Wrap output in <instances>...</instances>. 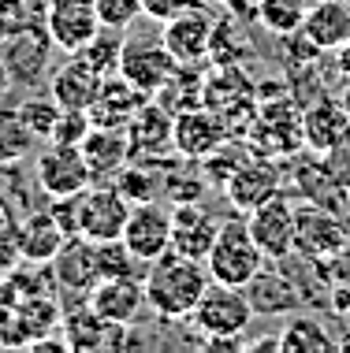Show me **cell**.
<instances>
[{"mask_svg": "<svg viewBox=\"0 0 350 353\" xmlns=\"http://www.w3.org/2000/svg\"><path fill=\"white\" fill-rule=\"evenodd\" d=\"M142 283H146V309L164 323H179V320H191V312L197 309L213 275L205 268V261L168 250L146 268Z\"/></svg>", "mask_w": 350, "mask_h": 353, "instance_id": "1", "label": "cell"}, {"mask_svg": "<svg viewBox=\"0 0 350 353\" xmlns=\"http://www.w3.org/2000/svg\"><path fill=\"white\" fill-rule=\"evenodd\" d=\"M264 264H269V256L261 253L257 242H253L246 219H220V234H216L213 253H209V261H205L213 283L246 286Z\"/></svg>", "mask_w": 350, "mask_h": 353, "instance_id": "2", "label": "cell"}, {"mask_svg": "<svg viewBox=\"0 0 350 353\" xmlns=\"http://www.w3.org/2000/svg\"><path fill=\"white\" fill-rule=\"evenodd\" d=\"M250 320H253V309L246 290L228 283H209L197 309L191 312V323L202 339H242Z\"/></svg>", "mask_w": 350, "mask_h": 353, "instance_id": "3", "label": "cell"}, {"mask_svg": "<svg viewBox=\"0 0 350 353\" xmlns=\"http://www.w3.org/2000/svg\"><path fill=\"white\" fill-rule=\"evenodd\" d=\"M205 104L216 108L235 134H246V127L257 116V82L242 71V63L205 71Z\"/></svg>", "mask_w": 350, "mask_h": 353, "instance_id": "4", "label": "cell"}, {"mask_svg": "<svg viewBox=\"0 0 350 353\" xmlns=\"http://www.w3.org/2000/svg\"><path fill=\"white\" fill-rule=\"evenodd\" d=\"M343 245H350L347 212H332V208L298 201V208H295V253H302L306 261L324 264Z\"/></svg>", "mask_w": 350, "mask_h": 353, "instance_id": "5", "label": "cell"}, {"mask_svg": "<svg viewBox=\"0 0 350 353\" xmlns=\"http://www.w3.org/2000/svg\"><path fill=\"white\" fill-rule=\"evenodd\" d=\"M56 49L49 30H45V23L37 26H23V30L8 34L4 41H0V63H4L8 79H12L15 90H34V85H41V79L49 74V52Z\"/></svg>", "mask_w": 350, "mask_h": 353, "instance_id": "6", "label": "cell"}, {"mask_svg": "<svg viewBox=\"0 0 350 353\" xmlns=\"http://www.w3.org/2000/svg\"><path fill=\"white\" fill-rule=\"evenodd\" d=\"M175 116L164 108L157 97L142 104V112L127 123V138H130V160H146V164L172 168L179 160L175 152Z\"/></svg>", "mask_w": 350, "mask_h": 353, "instance_id": "7", "label": "cell"}, {"mask_svg": "<svg viewBox=\"0 0 350 353\" xmlns=\"http://www.w3.org/2000/svg\"><path fill=\"white\" fill-rule=\"evenodd\" d=\"M130 208L135 205L119 194L116 183H90L79 194V234L90 238V242H112V238H123V227H127Z\"/></svg>", "mask_w": 350, "mask_h": 353, "instance_id": "8", "label": "cell"}, {"mask_svg": "<svg viewBox=\"0 0 350 353\" xmlns=\"http://www.w3.org/2000/svg\"><path fill=\"white\" fill-rule=\"evenodd\" d=\"M34 179H37V186H41V194H49V197L82 194V190L93 183L82 149L79 145H60V141H45V145L37 149Z\"/></svg>", "mask_w": 350, "mask_h": 353, "instance_id": "9", "label": "cell"}, {"mask_svg": "<svg viewBox=\"0 0 350 353\" xmlns=\"http://www.w3.org/2000/svg\"><path fill=\"white\" fill-rule=\"evenodd\" d=\"M97 0H45V30L60 52H79L101 30Z\"/></svg>", "mask_w": 350, "mask_h": 353, "instance_id": "10", "label": "cell"}, {"mask_svg": "<svg viewBox=\"0 0 350 353\" xmlns=\"http://www.w3.org/2000/svg\"><path fill=\"white\" fill-rule=\"evenodd\" d=\"M295 208L298 201H291L287 194H276L272 201L246 212V227L269 261H283L287 253H295Z\"/></svg>", "mask_w": 350, "mask_h": 353, "instance_id": "11", "label": "cell"}, {"mask_svg": "<svg viewBox=\"0 0 350 353\" xmlns=\"http://www.w3.org/2000/svg\"><path fill=\"white\" fill-rule=\"evenodd\" d=\"M235 134V130L228 127V119L220 116L216 108H209V104H194V108H183L175 112V152L183 160H202L209 157V152L216 145H224Z\"/></svg>", "mask_w": 350, "mask_h": 353, "instance_id": "12", "label": "cell"}, {"mask_svg": "<svg viewBox=\"0 0 350 353\" xmlns=\"http://www.w3.org/2000/svg\"><path fill=\"white\" fill-rule=\"evenodd\" d=\"M123 242L138 261L153 264L157 256H164L172 250V208H164L160 201H142L130 208L127 227H123Z\"/></svg>", "mask_w": 350, "mask_h": 353, "instance_id": "13", "label": "cell"}, {"mask_svg": "<svg viewBox=\"0 0 350 353\" xmlns=\"http://www.w3.org/2000/svg\"><path fill=\"white\" fill-rule=\"evenodd\" d=\"M179 68L175 56L168 52V45L160 37H149V41H127L119 56V74L130 85H138L142 93L157 97L164 90V82L172 79V71Z\"/></svg>", "mask_w": 350, "mask_h": 353, "instance_id": "14", "label": "cell"}, {"mask_svg": "<svg viewBox=\"0 0 350 353\" xmlns=\"http://www.w3.org/2000/svg\"><path fill=\"white\" fill-rule=\"evenodd\" d=\"M220 190H224V197L231 201V208H239V212H253L257 205H264V201H272L276 194H283L280 160L250 157L242 168L231 171V179Z\"/></svg>", "mask_w": 350, "mask_h": 353, "instance_id": "15", "label": "cell"}, {"mask_svg": "<svg viewBox=\"0 0 350 353\" xmlns=\"http://www.w3.org/2000/svg\"><path fill=\"white\" fill-rule=\"evenodd\" d=\"M56 290L60 294H75V298H86L93 286L101 283V261H97V242L82 234H71L60 245V253L49 261Z\"/></svg>", "mask_w": 350, "mask_h": 353, "instance_id": "16", "label": "cell"}, {"mask_svg": "<svg viewBox=\"0 0 350 353\" xmlns=\"http://www.w3.org/2000/svg\"><path fill=\"white\" fill-rule=\"evenodd\" d=\"M216 15H209L202 4L191 12L160 23V41L175 56V63H209V41H213Z\"/></svg>", "mask_w": 350, "mask_h": 353, "instance_id": "17", "label": "cell"}, {"mask_svg": "<svg viewBox=\"0 0 350 353\" xmlns=\"http://www.w3.org/2000/svg\"><path fill=\"white\" fill-rule=\"evenodd\" d=\"M291 186H295L298 201L332 208V212H347V197L350 186L339 183V175L324 164L320 152H309V157H298L291 164Z\"/></svg>", "mask_w": 350, "mask_h": 353, "instance_id": "18", "label": "cell"}, {"mask_svg": "<svg viewBox=\"0 0 350 353\" xmlns=\"http://www.w3.org/2000/svg\"><path fill=\"white\" fill-rule=\"evenodd\" d=\"M60 327H64V339H68L71 350H119V346H127V342H130V335H127L130 327H127V323L105 320L101 312L90 309L86 298H79L75 309L64 312Z\"/></svg>", "mask_w": 350, "mask_h": 353, "instance_id": "19", "label": "cell"}, {"mask_svg": "<svg viewBox=\"0 0 350 353\" xmlns=\"http://www.w3.org/2000/svg\"><path fill=\"white\" fill-rule=\"evenodd\" d=\"M347 130H350V116L336 93H320V97L302 104V141H306V152H320L324 157Z\"/></svg>", "mask_w": 350, "mask_h": 353, "instance_id": "20", "label": "cell"}, {"mask_svg": "<svg viewBox=\"0 0 350 353\" xmlns=\"http://www.w3.org/2000/svg\"><path fill=\"white\" fill-rule=\"evenodd\" d=\"M220 234V219L205 212L202 201L172 205V250L194 261H209L213 242Z\"/></svg>", "mask_w": 350, "mask_h": 353, "instance_id": "21", "label": "cell"}, {"mask_svg": "<svg viewBox=\"0 0 350 353\" xmlns=\"http://www.w3.org/2000/svg\"><path fill=\"white\" fill-rule=\"evenodd\" d=\"M242 290H246V298H250L253 316H291L302 305V294H298L295 279H291L276 261L264 264Z\"/></svg>", "mask_w": 350, "mask_h": 353, "instance_id": "22", "label": "cell"}, {"mask_svg": "<svg viewBox=\"0 0 350 353\" xmlns=\"http://www.w3.org/2000/svg\"><path fill=\"white\" fill-rule=\"evenodd\" d=\"M15 238H19V253H23L26 264H49L71 234L56 223V216L49 208H30V212H23L15 219Z\"/></svg>", "mask_w": 350, "mask_h": 353, "instance_id": "23", "label": "cell"}, {"mask_svg": "<svg viewBox=\"0 0 350 353\" xmlns=\"http://www.w3.org/2000/svg\"><path fill=\"white\" fill-rule=\"evenodd\" d=\"M90 309L101 312L112 323H135L138 312L146 309V283L135 275H119V279H101L93 290L86 294Z\"/></svg>", "mask_w": 350, "mask_h": 353, "instance_id": "24", "label": "cell"}, {"mask_svg": "<svg viewBox=\"0 0 350 353\" xmlns=\"http://www.w3.org/2000/svg\"><path fill=\"white\" fill-rule=\"evenodd\" d=\"M101 85H105V74L97 68H90L82 56H68V63H60L49 74V93L60 101V108H82L90 112L93 101H97Z\"/></svg>", "mask_w": 350, "mask_h": 353, "instance_id": "25", "label": "cell"}, {"mask_svg": "<svg viewBox=\"0 0 350 353\" xmlns=\"http://www.w3.org/2000/svg\"><path fill=\"white\" fill-rule=\"evenodd\" d=\"M79 149L90 164L93 183H112L130 164V138L119 127H93Z\"/></svg>", "mask_w": 350, "mask_h": 353, "instance_id": "26", "label": "cell"}, {"mask_svg": "<svg viewBox=\"0 0 350 353\" xmlns=\"http://www.w3.org/2000/svg\"><path fill=\"white\" fill-rule=\"evenodd\" d=\"M146 101H153V97L142 93L138 85H130L123 74H108L105 85H101V93H97V101H93V108H90V119H93V127L127 130V123L138 116Z\"/></svg>", "mask_w": 350, "mask_h": 353, "instance_id": "27", "label": "cell"}, {"mask_svg": "<svg viewBox=\"0 0 350 353\" xmlns=\"http://www.w3.org/2000/svg\"><path fill=\"white\" fill-rule=\"evenodd\" d=\"M302 34L320 52H336L350 41V0H313L302 23Z\"/></svg>", "mask_w": 350, "mask_h": 353, "instance_id": "28", "label": "cell"}, {"mask_svg": "<svg viewBox=\"0 0 350 353\" xmlns=\"http://www.w3.org/2000/svg\"><path fill=\"white\" fill-rule=\"evenodd\" d=\"M253 56H257V49H253L246 15L242 12H228V15L216 19L213 41H209V63L213 68H224V63H246V60H253Z\"/></svg>", "mask_w": 350, "mask_h": 353, "instance_id": "29", "label": "cell"}, {"mask_svg": "<svg viewBox=\"0 0 350 353\" xmlns=\"http://www.w3.org/2000/svg\"><path fill=\"white\" fill-rule=\"evenodd\" d=\"M280 353H336V335L313 316H291L280 331Z\"/></svg>", "mask_w": 350, "mask_h": 353, "instance_id": "30", "label": "cell"}, {"mask_svg": "<svg viewBox=\"0 0 350 353\" xmlns=\"http://www.w3.org/2000/svg\"><path fill=\"white\" fill-rule=\"evenodd\" d=\"M37 138L34 130L26 127L19 104H0V164H23L26 157L34 152Z\"/></svg>", "mask_w": 350, "mask_h": 353, "instance_id": "31", "label": "cell"}, {"mask_svg": "<svg viewBox=\"0 0 350 353\" xmlns=\"http://www.w3.org/2000/svg\"><path fill=\"white\" fill-rule=\"evenodd\" d=\"M164 171L160 164H146V160H130L127 168L119 171L112 183L119 186V194L127 197L130 205H142V201H160L164 194Z\"/></svg>", "mask_w": 350, "mask_h": 353, "instance_id": "32", "label": "cell"}, {"mask_svg": "<svg viewBox=\"0 0 350 353\" xmlns=\"http://www.w3.org/2000/svg\"><path fill=\"white\" fill-rule=\"evenodd\" d=\"M309 12V0H253V19L264 26L269 34L291 37L302 30Z\"/></svg>", "mask_w": 350, "mask_h": 353, "instance_id": "33", "label": "cell"}, {"mask_svg": "<svg viewBox=\"0 0 350 353\" xmlns=\"http://www.w3.org/2000/svg\"><path fill=\"white\" fill-rule=\"evenodd\" d=\"M127 30H112V26H101L97 37H93L90 45H82L79 52L71 56H82V60L90 63V68H97L101 74H119V56H123V45H127Z\"/></svg>", "mask_w": 350, "mask_h": 353, "instance_id": "34", "label": "cell"}, {"mask_svg": "<svg viewBox=\"0 0 350 353\" xmlns=\"http://www.w3.org/2000/svg\"><path fill=\"white\" fill-rule=\"evenodd\" d=\"M19 112H23L26 127L34 130L37 141H49L52 127H56V119H60L64 108H60V101H56L52 93H30V90H26V97L19 101Z\"/></svg>", "mask_w": 350, "mask_h": 353, "instance_id": "35", "label": "cell"}, {"mask_svg": "<svg viewBox=\"0 0 350 353\" xmlns=\"http://www.w3.org/2000/svg\"><path fill=\"white\" fill-rule=\"evenodd\" d=\"M97 261H101V279H119V275H135V279H146V261H138L135 253L127 250L123 238H112V242H97Z\"/></svg>", "mask_w": 350, "mask_h": 353, "instance_id": "36", "label": "cell"}, {"mask_svg": "<svg viewBox=\"0 0 350 353\" xmlns=\"http://www.w3.org/2000/svg\"><path fill=\"white\" fill-rule=\"evenodd\" d=\"M194 160H183L179 157L172 168L164 171V197L172 205H186V201H202V194H205V183L209 179L205 175H194L191 171Z\"/></svg>", "mask_w": 350, "mask_h": 353, "instance_id": "37", "label": "cell"}, {"mask_svg": "<svg viewBox=\"0 0 350 353\" xmlns=\"http://www.w3.org/2000/svg\"><path fill=\"white\" fill-rule=\"evenodd\" d=\"M90 130H93L90 112H82V108H64L60 119H56V127H52V138H49V141H60V145H82Z\"/></svg>", "mask_w": 350, "mask_h": 353, "instance_id": "38", "label": "cell"}, {"mask_svg": "<svg viewBox=\"0 0 350 353\" xmlns=\"http://www.w3.org/2000/svg\"><path fill=\"white\" fill-rule=\"evenodd\" d=\"M97 15L112 30H130L142 19V0H97Z\"/></svg>", "mask_w": 350, "mask_h": 353, "instance_id": "39", "label": "cell"}, {"mask_svg": "<svg viewBox=\"0 0 350 353\" xmlns=\"http://www.w3.org/2000/svg\"><path fill=\"white\" fill-rule=\"evenodd\" d=\"M19 264H23V253H19L15 219H12V223H0V279H4V275H12Z\"/></svg>", "mask_w": 350, "mask_h": 353, "instance_id": "40", "label": "cell"}, {"mask_svg": "<svg viewBox=\"0 0 350 353\" xmlns=\"http://www.w3.org/2000/svg\"><path fill=\"white\" fill-rule=\"evenodd\" d=\"M197 4H202V0H142V15L153 19V23H168V19L191 12Z\"/></svg>", "mask_w": 350, "mask_h": 353, "instance_id": "41", "label": "cell"}, {"mask_svg": "<svg viewBox=\"0 0 350 353\" xmlns=\"http://www.w3.org/2000/svg\"><path fill=\"white\" fill-rule=\"evenodd\" d=\"M324 164H328V168H332L336 175H339V183L350 186V130H347V134L336 141L332 149L324 152Z\"/></svg>", "mask_w": 350, "mask_h": 353, "instance_id": "42", "label": "cell"}, {"mask_svg": "<svg viewBox=\"0 0 350 353\" xmlns=\"http://www.w3.org/2000/svg\"><path fill=\"white\" fill-rule=\"evenodd\" d=\"M320 268H324L332 286H350V245H343V250H339L332 261H324Z\"/></svg>", "mask_w": 350, "mask_h": 353, "instance_id": "43", "label": "cell"}, {"mask_svg": "<svg viewBox=\"0 0 350 353\" xmlns=\"http://www.w3.org/2000/svg\"><path fill=\"white\" fill-rule=\"evenodd\" d=\"M332 63H336L339 79H343V74H350V41H347V45H339V49H336V56H332Z\"/></svg>", "mask_w": 350, "mask_h": 353, "instance_id": "44", "label": "cell"}, {"mask_svg": "<svg viewBox=\"0 0 350 353\" xmlns=\"http://www.w3.org/2000/svg\"><path fill=\"white\" fill-rule=\"evenodd\" d=\"M12 219H15V208H12V201H8L4 186H0V223H12Z\"/></svg>", "mask_w": 350, "mask_h": 353, "instance_id": "45", "label": "cell"}, {"mask_svg": "<svg viewBox=\"0 0 350 353\" xmlns=\"http://www.w3.org/2000/svg\"><path fill=\"white\" fill-rule=\"evenodd\" d=\"M339 101H343V108H347V116H350V74H343V82H339V93H336Z\"/></svg>", "mask_w": 350, "mask_h": 353, "instance_id": "46", "label": "cell"}, {"mask_svg": "<svg viewBox=\"0 0 350 353\" xmlns=\"http://www.w3.org/2000/svg\"><path fill=\"white\" fill-rule=\"evenodd\" d=\"M8 90H12V79H8V71H4V63H0V104L8 101Z\"/></svg>", "mask_w": 350, "mask_h": 353, "instance_id": "47", "label": "cell"}, {"mask_svg": "<svg viewBox=\"0 0 350 353\" xmlns=\"http://www.w3.org/2000/svg\"><path fill=\"white\" fill-rule=\"evenodd\" d=\"M336 353H350V327L343 335H336Z\"/></svg>", "mask_w": 350, "mask_h": 353, "instance_id": "48", "label": "cell"}, {"mask_svg": "<svg viewBox=\"0 0 350 353\" xmlns=\"http://www.w3.org/2000/svg\"><path fill=\"white\" fill-rule=\"evenodd\" d=\"M224 4H235V12H242V15H250V19H253V4H250V8H246V4H242V0H224Z\"/></svg>", "mask_w": 350, "mask_h": 353, "instance_id": "49", "label": "cell"}, {"mask_svg": "<svg viewBox=\"0 0 350 353\" xmlns=\"http://www.w3.org/2000/svg\"><path fill=\"white\" fill-rule=\"evenodd\" d=\"M347 219H350V197H347Z\"/></svg>", "mask_w": 350, "mask_h": 353, "instance_id": "50", "label": "cell"}, {"mask_svg": "<svg viewBox=\"0 0 350 353\" xmlns=\"http://www.w3.org/2000/svg\"><path fill=\"white\" fill-rule=\"evenodd\" d=\"M0 175H4V164H0Z\"/></svg>", "mask_w": 350, "mask_h": 353, "instance_id": "51", "label": "cell"}]
</instances>
